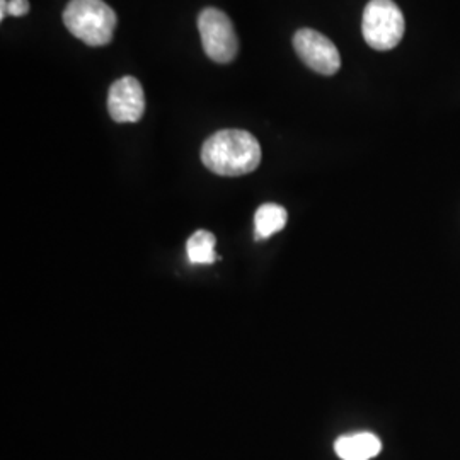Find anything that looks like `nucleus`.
Masks as SVG:
<instances>
[{"label":"nucleus","mask_w":460,"mask_h":460,"mask_svg":"<svg viewBox=\"0 0 460 460\" xmlns=\"http://www.w3.org/2000/svg\"><path fill=\"white\" fill-rule=\"evenodd\" d=\"M108 111L116 123H137L146 113L144 87L135 77H121L108 94Z\"/></svg>","instance_id":"6"},{"label":"nucleus","mask_w":460,"mask_h":460,"mask_svg":"<svg viewBox=\"0 0 460 460\" xmlns=\"http://www.w3.org/2000/svg\"><path fill=\"white\" fill-rule=\"evenodd\" d=\"M406 31V21L394 0H370L363 11L362 33L377 51L395 49Z\"/></svg>","instance_id":"3"},{"label":"nucleus","mask_w":460,"mask_h":460,"mask_svg":"<svg viewBox=\"0 0 460 460\" xmlns=\"http://www.w3.org/2000/svg\"><path fill=\"white\" fill-rule=\"evenodd\" d=\"M287 210L277 203H264L254 215V237L256 241L268 239L287 226Z\"/></svg>","instance_id":"8"},{"label":"nucleus","mask_w":460,"mask_h":460,"mask_svg":"<svg viewBox=\"0 0 460 460\" xmlns=\"http://www.w3.org/2000/svg\"><path fill=\"white\" fill-rule=\"evenodd\" d=\"M186 252L193 264L214 263L217 260L214 234L208 230H197L186 244Z\"/></svg>","instance_id":"9"},{"label":"nucleus","mask_w":460,"mask_h":460,"mask_svg":"<svg viewBox=\"0 0 460 460\" xmlns=\"http://www.w3.org/2000/svg\"><path fill=\"white\" fill-rule=\"evenodd\" d=\"M7 16H9V11H7V0H0V19L4 21Z\"/></svg>","instance_id":"11"},{"label":"nucleus","mask_w":460,"mask_h":460,"mask_svg":"<svg viewBox=\"0 0 460 460\" xmlns=\"http://www.w3.org/2000/svg\"><path fill=\"white\" fill-rule=\"evenodd\" d=\"M66 30L89 47H104L115 36L118 17L104 0H70L64 11Z\"/></svg>","instance_id":"2"},{"label":"nucleus","mask_w":460,"mask_h":460,"mask_svg":"<svg viewBox=\"0 0 460 460\" xmlns=\"http://www.w3.org/2000/svg\"><path fill=\"white\" fill-rule=\"evenodd\" d=\"M7 11H9V16H26L30 13V2L28 0H9Z\"/></svg>","instance_id":"10"},{"label":"nucleus","mask_w":460,"mask_h":460,"mask_svg":"<svg viewBox=\"0 0 460 460\" xmlns=\"http://www.w3.org/2000/svg\"><path fill=\"white\" fill-rule=\"evenodd\" d=\"M201 161L218 176H244L261 163V146L244 130H220L203 144Z\"/></svg>","instance_id":"1"},{"label":"nucleus","mask_w":460,"mask_h":460,"mask_svg":"<svg viewBox=\"0 0 460 460\" xmlns=\"http://www.w3.org/2000/svg\"><path fill=\"white\" fill-rule=\"evenodd\" d=\"M198 30L208 58L217 64H230L237 57L239 38L226 13L215 7L203 9L198 17Z\"/></svg>","instance_id":"4"},{"label":"nucleus","mask_w":460,"mask_h":460,"mask_svg":"<svg viewBox=\"0 0 460 460\" xmlns=\"http://www.w3.org/2000/svg\"><path fill=\"white\" fill-rule=\"evenodd\" d=\"M334 450L341 460H370L380 454L382 444L377 435L362 431L340 437L334 444Z\"/></svg>","instance_id":"7"},{"label":"nucleus","mask_w":460,"mask_h":460,"mask_svg":"<svg viewBox=\"0 0 460 460\" xmlns=\"http://www.w3.org/2000/svg\"><path fill=\"white\" fill-rule=\"evenodd\" d=\"M294 49L300 60L323 75H334L341 66L340 51L324 34L314 30H298L294 36Z\"/></svg>","instance_id":"5"}]
</instances>
